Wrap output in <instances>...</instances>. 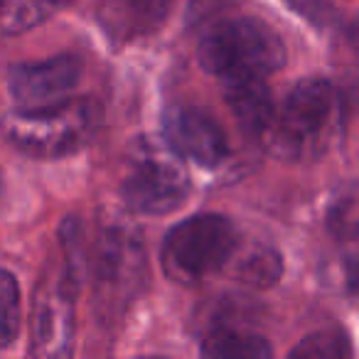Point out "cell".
<instances>
[{
	"label": "cell",
	"instance_id": "8992f818",
	"mask_svg": "<svg viewBox=\"0 0 359 359\" xmlns=\"http://www.w3.org/2000/svg\"><path fill=\"white\" fill-rule=\"evenodd\" d=\"M239 234L222 215H197L168 231L160 264L172 283L197 285L231 264Z\"/></svg>",
	"mask_w": 359,
	"mask_h": 359
},
{
	"label": "cell",
	"instance_id": "6da1fadb",
	"mask_svg": "<svg viewBox=\"0 0 359 359\" xmlns=\"http://www.w3.org/2000/svg\"><path fill=\"white\" fill-rule=\"evenodd\" d=\"M101 126V106L94 99H65L42 109H20L3 118L8 143L22 155L57 160L91 143Z\"/></svg>",
	"mask_w": 359,
	"mask_h": 359
},
{
	"label": "cell",
	"instance_id": "9c48e42d",
	"mask_svg": "<svg viewBox=\"0 0 359 359\" xmlns=\"http://www.w3.org/2000/svg\"><path fill=\"white\" fill-rule=\"evenodd\" d=\"M30 330V354L42 359L69 357L74 347V295L62 285L37 295Z\"/></svg>",
	"mask_w": 359,
	"mask_h": 359
},
{
	"label": "cell",
	"instance_id": "30bf717a",
	"mask_svg": "<svg viewBox=\"0 0 359 359\" xmlns=\"http://www.w3.org/2000/svg\"><path fill=\"white\" fill-rule=\"evenodd\" d=\"M224 99L241 128L254 135H264L276 114L273 94L264 79H244L224 84Z\"/></svg>",
	"mask_w": 359,
	"mask_h": 359
},
{
	"label": "cell",
	"instance_id": "52a82bcc",
	"mask_svg": "<svg viewBox=\"0 0 359 359\" xmlns=\"http://www.w3.org/2000/svg\"><path fill=\"white\" fill-rule=\"evenodd\" d=\"M81 79V60L57 55L42 62H22L8 72V89L22 109H42L65 101Z\"/></svg>",
	"mask_w": 359,
	"mask_h": 359
},
{
	"label": "cell",
	"instance_id": "9a60e30c",
	"mask_svg": "<svg viewBox=\"0 0 359 359\" xmlns=\"http://www.w3.org/2000/svg\"><path fill=\"white\" fill-rule=\"evenodd\" d=\"M62 251H65L62 288L76 298L81 288V278H84V244H81V226L74 217L62 222Z\"/></svg>",
	"mask_w": 359,
	"mask_h": 359
},
{
	"label": "cell",
	"instance_id": "d6986e66",
	"mask_svg": "<svg viewBox=\"0 0 359 359\" xmlns=\"http://www.w3.org/2000/svg\"><path fill=\"white\" fill-rule=\"evenodd\" d=\"M3 6H6V0H0V11H3Z\"/></svg>",
	"mask_w": 359,
	"mask_h": 359
},
{
	"label": "cell",
	"instance_id": "3957f363",
	"mask_svg": "<svg viewBox=\"0 0 359 359\" xmlns=\"http://www.w3.org/2000/svg\"><path fill=\"white\" fill-rule=\"evenodd\" d=\"M200 65L224 84L266 79L285 65V45L271 25L254 18H231L202 35Z\"/></svg>",
	"mask_w": 359,
	"mask_h": 359
},
{
	"label": "cell",
	"instance_id": "5b68a950",
	"mask_svg": "<svg viewBox=\"0 0 359 359\" xmlns=\"http://www.w3.org/2000/svg\"><path fill=\"white\" fill-rule=\"evenodd\" d=\"M339 96L325 79H303L288 91L283 106L261 138L266 148L283 160H298L315 155L327 140L337 116Z\"/></svg>",
	"mask_w": 359,
	"mask_h": 359
},
{
	"label": "cell",
	"instance_id": "7a4b0ae2",
	"mask_svg": "<svg viewBox=\"0 0 359 359\" xmlns=\"http://www.w3.org/2000/svg\"><path fill=\"white\" fill-rule=\"evenodd\" d=\"M121 195L130 212L163 217L190 195L185 158L160 135H140L123 153Z\"/></svg>",
	"mask_w": 359,
	"mask_h": 359
},
{
	"label": "cell",
	"instance_id": "2e32d148",
	"mask_svg": "<svg viewBox=\"0 0 359 359\" xmlns=\"http://www.w3.org/2000/svg\"><path fill=\"white\" fill-rule=\"evenodd\" d=\"M20 288L13 273L0 269V349L11 347L20 334Z\"/></svg>",
	"mask_w": 359,
	"mask_h": 359
},
{
	"label": "cell",
	"instance_id": "ac0fdd59",
	"mask_svg": "<svg viewBox=\"0 0 359 359\" xmlns=\"http://www.w3.org/2000/svg\"><path fill=\"white\" fill-rule=\"evenodd\" d=\"M226 0H192L190 3V20H205L212 13L224 8Z\"/></svg>",
	"mask_w": 359,
	"mask_h": 359
},
{
	"label": "cell",
	"instance_id": "e0dca14e",
	"mask_svg": "<svg viewBox=\"0 0 359 359\" xmlns=\"http://www.w3.org/2000/svg\"><path fill=\"white\" fill-rule=\"evenodd\" d=\"M352 354L349 339L342 332H318L290 352L293 359H347Z\"/></svg>",
	"mask_w": 359,
	"mask_h": 359
},
{
	"label": "cell",
	"instance_id": "8fae6325",
	"mask_svg": "<svg viewBox=\"0 0 359 359\" xmlns=\"http://www.w3.org/2000/svg\"><path fill=\"white\" fill-rule=\"evenodd\" d=\"M202 354L212 359H269L271 344L261 334L219 327L202 342Z\"/></svg>",
	"mask_w": 359,
	"mask_h": 359
},
{
	"label": "cell",
	"instance_id": "5bb4252c",
	"mask_svg": "<svg viewBox=\"0 0 359 359\" xmlns=\"http://www.w3.org/2000/svg\"><path fill=\"white\" fill-rule=\"evenodd\" d=\"M69 3L72 0H6L0 15L6 20L8 32H22L40 25L42 20L60 13Z\"/></svg>",
	"mask_w": 359,
	"mask_h": 359
},
{
	"label": "cell",
	"instance_id": "4fadbf2b",
	"mask_svg": "<svg viewBox=\"0 0 359 359\" xmlns=\"http://www.w3.org/2000/svg\"><path fill=\"white\" fill-rule=\"evenodd\" d=\"M172 8L175 0H121L116 22L123 35H145L163 25Z\"/></svg>",
	"mask_w": 359,
	"mask_h": 359
},
{
	"label": "cell",
	"instance_id": "ba28073f",
	"mask_svg": "<svg viewBox=\"0 0 359 359\" xmlns=\"http://www.w3.org/2000/svg\"><path fill=\"white\" fill-rule=\"evenodd\" d=\"M163 138L177 150L182 158L217 168L229 155V143L222 126L207 111L197 106H172L163 116Z\"/></svg>",
	"mask_w": 359,
	"mask_h": 359
},
{
	"label": "cell",
	"instance_id": "7c38bea8",
	"mask_svg": "<svg viewBox=\"0 0 359 359\" xmlns=\"http://www.w3.org/2000/svg\"><path fill=\"white\" fill-rule=\"evenodd\" d=\"M280 273H283V261L271 246H254L234 261V278L256 290L271 288L280 278Z\"/></svg>",
	"mask_w": 359,
	"mask_h": 359
},
{
	"label": "cell",
	"instance_id": "277c9868",
	"mask_svg": "<svg viewBox=\"0 0 359 359\" xmlns=\"http://www.w3.org/2000/svg\"><path fill=\"white\" fill-rule=\"evenodd\" d=\"M91 261L96 315L106 323H114L143 290L148 271L143 236L126 219L104 222Z\"/></svg>",
	"mask_w": 359,
	"mask_h": 359
}]
</instances>
